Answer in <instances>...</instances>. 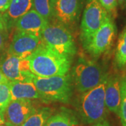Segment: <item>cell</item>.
<instances>
[{
    "label": "cell",
    "instance_id": "1",
    "mask_svg": "<svg viewBox=\"0 0 126 126\" xmlns=\"http://www.w3.org/2000/svg\"><path fill=\"white\" fill-rule=\"evenodd\" d=\"M71 58L41 43L28 60L30 70L34 76L50 77L68 74L72 64Z\"/></svg>",
    "mask_w": 126,
    "mask_h": 126
},
{
    "label": "cell",
    "instance_id": "2",
    "mask_svg": "<svg viewBox=\"0 0 126 126\" xmlns=\"http://www.w3.org/2000/svg\"><path fill=\"white\" fill-rule=\"evenodd\" d=\"M108 77L107 74L94 88L81 93L77 109L81 121L86 125H92L106 119L105 88Z\"/></svg>",
    "mask_w": 126,
    "mask_h": 126
},
{
    "label": "cell",
    "instance_id": "3",
    "mask_svg": "<svg viewBox=\"0 0 126 126\" xmlns=\"http://www.w3.org/2000/svg\"><path fill=\"white\" fill-rule=\"evenodd\" d=\"M32 81L36 86L40 99L45 102L68 103L72 98V79L68 74L50 77H39L33 75Z\"/></svg>",
    "mask_w": 126,
    "mask_h": 126
},
{
    "label": "cell",
    "instance_id": "4",
    "mask_svg": "<svg viewBox=\"0 0 126 126\" xmlns=\"http://www.w3.org/2000/svg\"><path fill=\"white\" fill-rule=\"evenodd\" d=\"M43 44L54 50L60 54L72 58L77 53V48L72 34L67 27L60 23L48 24L41 34Z\"/></svg>",
    "mask_w": 126,
    "mask_h": 126
},
{
    "label": "cell",
    "instance_id": "5",
    "mask_svg": "<svg viewBox=\"0 0 126 126\" xmlns=\"http://www.w3.org/2000/svg\"><path fill=\"white\" fill-rule=\"evenodd\" d=\"M105 74L98 64L93 60L79 58L72 69L74 84L79 93H85L97 86Z\"/></svg>",
    "mask_w": 126,
    "mask_h": 126
},
{
    "label": "cell",
    "instance_id": "6",
    "mask_svg": "<svg viewBox=\"0 0 126 126\" xmlns=\"http://www.w3.org/2000/svg\"><path fill=\"white\" fill-rule=\"evenodd\" d=\"M109 14L98 0H86L81 23V39L83 46L90 40Z\"/></svg>",
    "mask_w": 126,
    "mask_h": 126
},
{
    "label": "cell",
    "instance_id": "7",
    "mask_svg": "<svg viewBox=\"0 0 126 126\" xmlns=\"http://www.w3.org/2000/svg\"><path fill=\"white\" fill-rule=\"evenodd\" d=\"M116 33V29L113 18L109 15L101 27L84 46V48L92 55L98 57L110 48Z\"/></svg>",
    "mask_w": 126,
    "mask_h": 126
},
{
    "label": "cell",
    "instance_id": "8",
    "mask_svg": "<svg viewBox=\"0 0 126 126\" xmlns=\"http://www.w3.org/2000/svg\"><path fill=\"white\" fill-rule=\"evenodd\" d=\"M0 70L9 81H32L33 74L29 60L7 52L0 59Z\"/></svg>",
    "mask_w": 126,
    "mask_h": 126
},
{
    "label": "cell",
    "instance_id": "9",
    "mask_svg": "<svg viewBox=\"0 0 126 126\" xmlns=\"http://www.w3.org/2000/svg\"><path fill=\"white\" fill-rule=\"evenodd\" d=\"M82 8V0H51V18L66 27L77 23Z\"/></svg>",
    "mask_w": 126,
    "mask_h": 126
},
{
    "label": "cell",
    "instance_id": "10",
    "mask_svg": "<svg viewBox=\"0 0 126 126\" xmlns=\"http://www.w3.org/2000/svg\"><path fill=\"white\" fill-rule=\"evenodd\" d=\"M36 109L30 99L11 100L4 111L5 124L21 126Z\"/></svg>",
    "mask_w": 126,
    "mask_h": 126
},
{
    "label": "cell",
    "instance_id": "11",
    "mask_svg": "<svg viewBox=\"0 0 126 126\" xmlns=\"http://www.w3.org/2000/svg\"><path fill=\"white\" fill-rule=\"evenodd\" d=\"M39 36L30 33L16 32L9 46L8 53L22 58L28 59L41 45Z\"/></svg>",
    "mask_w": 126,
    "mask_h": 126
},
{
    "label": "cell",
    "instance_id": "12",
    "mask_svg": "<svg viewBox=\"0 0 126 126\" xmlns=\"http://www.w3.org/2000/svg\"><path fill=\"white\" fill-rule=\"evenodd\" d=\"M48 23L49 21L32 9L19 18L14 26L16 31L30 33L40 38L43 30Z\"/></svg>",
    "mask_w": 126,
    "mask_h": 126
},
{
    "label": "cell",
    "instance_id": "13",
    "mask_svg": "<svg viewBox=\"0 0 126 126\" xmlns=\"http://www.w3.org/2000/svg\"><path fill=\"white\" fill-rule=\"evenodd\" d=\"M121 79L118 76L108 77L104 93L107 109L118 116L121 104Z\"/></svg>",
    "mask_w": 126,
    "mask_h": 126
},
{
    "label": "cell",
    "instance_id": "14",
    "mask_svg": "<svg viewBox=\"0 0 126 126\" xmlns=\"http://www.w3.org/2000/svg\"><path fill=\"white\" fill-rule=\"evenodd\" d=\"M11 100L40 99V95L32 81H9Z\"/></svg>",
    "mask_w": 126,
    "mask_h": 126
},
{
    "label": "cell",
    "instance_id": "15",
    "mask_svg": "<svg viewBox=\"0 0 126 126\" xmlns=\"http://www.w3.org/2000/svg\"><path fill=\"white\" fill-rule=\"evenodd\" d=\"M33 0H11L8 9L2 14L6 27L14 26L16 22L27 11L32 9Z\"/></svg>",
    "mask_w": 126,
    "mask_h": 126
},
{
    "label": "cell",
    "instance_id": "16",
    "mask_svg": "<svg viewBox=\"0 0 126 126\" xmlns=\"http://www.w3.org/2000/svg\"><path fill=\"white\" fill-rule=\"evenodd\" d=\"M44 126H81L77 117L70 111L63 109L60 111L52 114Z\"/></svg>",
    "mask_w": 126,
    "mask_h": 126
},
{
    "label": "cell",
    "instance_id": "17",
    "mask_svg": "<svg viewBox=\"0 0 126 126\" xmlns=\"http://www.w3.org/2000/svg\"><path fill=\"white\" fill-rule=\"evenodd\" d=\"M53 112V109L47 107L36 109L21 126H44Z\"/></svg>",
    "mask_w": 126,
    "mask_h": 126
},
{
    "label": "cell",
    "instance_id": "18",
    "mask_svg": "<svg viewBox=\"0 0 126 126\" xmlns=\"http://www.w3.org/2000/svg\"><path fill=\"white\" fill-rule=\"evenodd\" d=\"M116 61L119 67H123L126 65V26L123 30L118 41Z\"/></svg>",
    "mask_w": 126,
    "mask_h": 126
},
{
    "label": "cell",
    "instance_id": "19",
    "mask_svg": "<svg viewBox=\"0 0 126 126\" xmlns=\"http://www.w3.org/2000/svg\"><path fill=\"white\" fill-rule=\"evenodd\" d=\"M50 1L51 0H33L32 9H34L37 13L40 14L50 22L51 19L50 11Z\"/></svg>",
    "mask_w": 126,
    "mask_h": 126
},
{
    "label": "cell",
    "instance_id": "20",
    "mask_svg": "<svg viewBox=\"0 0 126 126\" xmlns=\"http://www.w3.org/2000/svg\"><path fill=\"white\" fill-rule=\"evenodd\" d=\"M118 116L121 118L122 126H126V77L121 80V104Z\"/></svg>",
    "mask_w": 126,
    "mask_h": 126
},
{
    "label": "cell",
    "instance_id": "21",
    "mask_svg": "<svg viewBox=\"0 0 126 126\" xmlns=\"http://www.w3.org/2000/svg\"><path fill=\"white\" fill-rule=\"evenodd\" d=\"M11 101L9 81L0 83V112L4 113V110Z\"/></svg>",
    "mask_w": 126,
    "mask_h": 126
},
{
    "label": "cell",
    "instance_id": "22",
    "mask_svg": "<svg viewBox=\"0 0 126 126\" xmlns=\"http://www.w3.org/2000/svg\"><path fill=\"white\" fill-rule=\"evenodd\" d=\"M104 9L107 11L108 14L114 18L117 14V0H98Z\"/></svg>",
    "mask_w": 126,
    "mask_h": 126
},
{
    "label": "cell",
    "instance_id": "23",
    "mask_svg": "<svg viewBox=\"0 0 126 126\" xmlns=\"http://www.w3.org/2000/svg\"><path fill=\"white\" fill-rule=\"evenodd\" d=\"M6 30L0 29V50H3L5 48L6 42Z\"/></svg>",
    "mask_w": 126,
    "mask_h": 126
},
{
    "label": "cell",
    "instance_id": "24",
    "mask_svg": "<svg viewBox=\"0 0 126 126\" xmlns=\"http://www.w3.org/2000/svg\"><path fill=\"white\" fill-rule=\"evenodd\" d=\"M11 0H0V12L4 13L9 8Z\"/></svg>",
    "mask_w": 126,
    "mask_h": 126
},
{
    "label": "cell",
    "instance_id": "25",
    "mask_svg": "<svg viewBox=\"0 0 126 126\" xmlns=\"http://www.w3.org/2000/svg\"><path fill=\"white\" fill-rule=\"evenodd\" d=\"M92 126H111L109 122L107 119H104L102 121L97 122L94 124H92Z\"/></svg>",
    "mask_w": 126,
    "mask_h": 126
},
{
    "label": "cell",
    "instance_id": "26",
    "mask_svg": "<svg viewBox=\"0 0 126 126\" xmlns=\"http://www.w3.org/2000/svg\"><path fill=\"white\" fill-rule=\"evenodd\" d=\"M117 3L122 9H126V0H117Z\"/></svg>",
    "mask_w": 126,
    "mask_h": 126
},
{
    "label": "cell",
    "instance_id": "27",
    "mask_svg": "<svg viewBox=\"0 0 126 126\" xmlns=\"http://www.w3.org/2000/svg\"><path fill=\"white\" fill-rule=\"evenodd\" d=\"M0 29H5V30H6V24H5L3 16H2V14H0Z\"/></svg>",
    "mask_w": 126,
    "mask_h": 126
},
{
    "label": "cell",
    "instance_id": "28",
    "mask_svg": "<svg viewBox=\"0 0 126 126\" xmlns=\"http://www.w3.org/2000/svg\"><path fill=\"white\" fill-rule=\"evenodd\" d=\"M9 82L8 79L5 77V76L3 74V73L0 70V83H7Z\"/></svg>",
    "mask_w": 126,
    "mask_h": 126
},
{
    "label": "cell",
    "instance_id": "29",
    "mask_svg": "<svg viewBox=\"0 0 126 126\" xmlns=\"http://www.w3.org/2000/svg\"><path fill=\"white\" fill-rule=\"evenodd\" d=\"M3 124H5L4 113L0 112V125H3Z\"/></svg>",
    "mask_w": 126,
    "mask_h": 126
},
{
    "label": "cell",
    "instance_id": "30",
    "mask_svg": "<svg viewBox=\"0 0 126 126\" xmlns=\"http://www.w3.org/2000/svg\"><path fill=\"white\" fill-rule=\"evenodd\" d=\"M0 126H6V124H3V125H0Z\"/></svg>",
    "mask_w": 126,
    "mask_h": 126
},
{
    "label": "cell",
    "instance_id": "31",
    "mask_svg": "<svg viewBox=\"0 0 126 126\" xmlns=\"http://www.w3.org/2000/svg\"><path fill=\"white\" fill-rule=\"evenodd\" d=\"M6 126H9V125H6Z\"/></svg>",
    "mask_w": 126,
    "mask_h": 126
},
{
    "label": "cell",
    "instance_id": "32",
    "mask_svg": "<svg viewBox=\"0 0 126 126\" xmlns=\"http://www.w3.org/2000/svg\"></svg>",
    "mask_w": 126,
    "mask_h": 126
}]
</instances>
